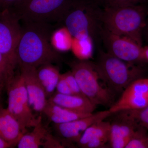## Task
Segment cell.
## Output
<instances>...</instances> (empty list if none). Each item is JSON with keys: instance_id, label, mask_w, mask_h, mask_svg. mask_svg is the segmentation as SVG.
I'll list each match as a JSON object with an SVG mask.
<instances>
[{"instance_id": "6da1fadb", "label": "cell", "mask_w": 148, "mask_h": 148, "mask_svg": "<svg viewBox=\"0 0 148 148\" xmlns=\"http://www.w3.org/2000/svg\"><path fill=\"white\" fill-rule=\"evenodd\" d=\"M24 23L16 49L19 66L37 68L59 61L60 56L49 42L51 30L49 24Z\"/></svg>"}, {"instance_id": "7a4b0ae2", "label": "cell", "mask_w": 148, "mask_h": 148, "mask_svg": "<svg viewBox=\"0 0 148 148\" xmlns=\"http://www.w3.org/2000/svg\"><path fill=\"white\" fill-rule=\"evenodd\" d=\"M147 10L141 4L107 6L101 10V25L109 32L143 45Z\"/></svg>"}, {"instance_id": "3957f363", "label": "cell", "mask_w": 148, "mask_h": 148, "mask_svg": "<svg viewBox=\"0 0 148 148\" xmlns=\"http://www.w3.org/2000/svg\"><path fill=\"white\" fill-rule=\"evenodd\" d=\"M72 73L83 95L97 106L111 107L114 103V91L100 71L97 64L79 60L71 64Z\"/></svg>"}, {"instance_id": "277c9868", "label": "cell", "mask_w": 148, "mask_h": 148, "mask_svg": "<svg viewBox=\"0 0 148 148\" xmlns=\"http://www.w3.org/2000/svg\"><path fill=\"white\" fill-rule=\"evenodd\" d=\"M101 10L85 1H73L63 21L73 38L83 39L100 37Z\"/></svg>"}, {"instance_id": "5b68a950", "label": "cell", "mask_w": 148, "mask_h": 148, "mask_svg": "<svg viewBox=\"0 0 148 148\" xmlns=\"http://www.w3.org/2000/svg\"><path fill=\"white\" fill-rule=\"evenodd\" d=\"M73 0H22L10 9L24 22L63 21Z\"/></svg>"}, {"instance_id": "8992f818", "label": "cell", "mask_w": 148, "mask_h": 148, "mask_svg": "<svg viewBox=\"0 0 148 148\" xmlns=\"http://www.w3.org/2000/svg\"><path fill=\"white\" fill-rule=\"evenodd\" d=\"M96 64L114 92H122L143 74V69L136 64L122 60L107 51L101 52Z\"/></svg>"}, {"instance_id": "52a82bcc", "label": "cell", "mask_w": 148, "mask_h": 148, "mask_svg": "<svg viewBox=\"0 0 148 148\" xmlns=\"http://www.w3.org/2000/svg\"><path fill=\"white\" fill-rule=\"evenodd\" d=\"M6 87L8 95L7 108L17 119L21 128L26 132L27 128L34 127L41 119V117L36 118L33 114L24 79L21 74L14 76L8 83Z\"/></svg>"}, {"instance_id": "ba28073f", "label": "cell", "mask_w": 148, "mask_h": 148, "mask_svg": "<svg viewBox=\"0 0 148 148\" xmlns=\"http://www.w3.org/2000/svg\"><path fill=\"white\" fill-rule=\"evenodd\" d=\"M100 37L107 52L122 60L136 64L144 61L143 46L123 36L111 33L101 26Z\"/></svg>"}, {"instance_id": "9c48e42d", "label": "cell", "mask_w": 148, "mask_h": 148, "mask_svg": "<svg viewBox=\"0 0 148 148\" xmlns=\"http://www.w3.org/2000/svg\"><path fill=\"white\" fill-rule=\"evenodd\" d=\"M19 19L10 9L0 12V53L16 66V49L21 34Z\"/></svg>"}, {"instance_id": "30bf717a", "label": "cell", "mask_w": 148, "mask_h": 148, "mask_svg": "<svg viewBox=\"0 0 148 148\" xmlns=\"http://www.w3.org/2000/svg\"><path fill=\"white\" fill-rule=\"evenodd\" d=\"M148 105V77H140L126 88L109 110L113 114L124 110L141 108Z\"/></svg>"}, {"instance_id": "8fae6325", "label": "cell", "mask_w": 148, "mask_h": 148, "mask_svg": "<svg viewBox=\"0 0 148 148\" xmlns=\"http://www.w3.org/2000/svg\"><path fill=\"white\" fill-rule=\"evenodd\" d=\"M112 114L109 110L100 111L66 123L55 124L56 130L66 144H77L84 132L91 125L104 120Z\"/></svg>"}, {"instance_id": "7c38bea8", "label": "cell", "mask_w": 148, "mask_h": 148, "mask_svg": "<svg viewBox=\"0 0 148 148\" xmlns=\"http://www.w3.org/2000/svg\"><path fill=\"white\" fill-rule=\"evenodd\" d=\"M24 80L30 107L34 110L42 112L47 103L45 90L37 76L36 69L29 66H20Z\"/></svg>"}, {"instance_id": "4fadbf2b", "label": "cell", "mask_w": 148, "mask_h": 148, "mask_svg": "<svg viewBox=\"0 0 148 148\" xmlns=\"http://www.w3.org/2000/svg\"><path fill=\"white\" fill-rule=\"evenodd\" d=\"M110 127V123L105 120L93 123L84 132L78 145L84 148L106 147L109 143Z\"/></svg>"}, {"instance_id": "5bb4252c", "label": "cell", "mask_w": 148, "mask_h": 148, "mask_svg": "<svg viewBox=\"0 0 148 148\" xmlns=\"http://www.w3.org/2000/svg\"><path fill=\"white\" fill-rule=\"evenodd\" d=\"M115 120L111 123L109 138L110 147L112 148H125L140 127H137L131 122L118 117Z\"/></svg>"}, {"instance_id": "9a60e30c", "label": "cell", "mask_w": 148, "mask_h": 148, "mask_svg": "<svg viewBox=\"0 0 148 148\" xmlns=\"http://www.w3.org/2000/svg\"><path fill=\"white\" fill-rule=\"evenodd\" d=\"M25 133L7 108H0V138L12 147L16 145Z\"/></svg>"}, {"instance_id": "2e32d148", "label": "cell", "mask_w": 148, "mask_h": 148, "mask_svg": "<svg viewBox=\"0 0 148 148\" xmlns=\"http://www.w3.org/2000/svg\"><path fill=\"white\" fill-rule=\"evenodd\" d=\"M48 100L61 107L83 113H93L97 106L83 95H64L56 92Z\"/></svg>"}, {"instance_id": "e0dca14e", "label": "cell", "mask_w": 148, "mask_h": 148, "mask_svg": "<svg viewBox=\"0 0 148 148\" xmlns=\"http://www.w3.org/2000/svg\"><path fill=\"white\" fill-rule=\"evenodd\" d=\"M42 112L54 124L66 123L88 116L92 114L83 113L72 111L48 100Z\"/></svg>"}, {"instance_id": "ac0fdd59", "label": "cell", "mask_w": 148, "mask_h": 148, "mask_svg": "<svg viewBox=\"0 0 148 148\" xmlns=\"http://www.w3.org/2000/svg\"><path fill=\"white\" fill-rule=\"evenodd\" d=\"M37 76L45 90L47 98H50L56 89L61 74L52 64H44L36 69Z\"/></svg>"}, {"instance_id": "d6986e66", "label": "cell", "mask_w": 148, "mask_h": 148, "mask_svg": "<svg viewBox=\"0 0 148 148\" xmlns=\"http://www.w3.org/2000/svg\"><path fill=\"white\" fill-rule=\"evenodd\" d=\"M49 132L42 122V119L32 132L24 133L16 144L18 148H38L42 146Z\"/></svg>"}, {"instance_id": "ffe728a7", "label": "cell", "mask_w": 148, "mask_h": 148, "mask_svg": "<svg viewBox=\"0 0 148 148\" xmlns=\"http://www.w3.org/2000/svg\"><path fill=\"white\" fill-rule=\"evenodd\" d=\"M117 117L131 122L138 127L148 130V105L141 108L120 111Z\"/></svg>"}, {"instance_id": "44dd1931", "label": "cell", "mask_w": 148, "mask_h": 148, "mask_svg": "<svg viewBox=\"0 0 148 148\" xmlns=\"http://www.w3.org/2000/svg\"><path fill=\"white\" fill-rule=\"evenodd\" d=\"M71 49L79 60H88L93 52V39L90 37L83 39L73 38Z\"/></svg>"}, {"instance_id": "7402d4cb", "label": "cell", "mask_w": 148, "mask_h": 148, "mask_svg": "<svg viewBox=\"0 0 148 148\" xmlns=\"http://www.w3.org/2000/svg\"><path fill=\"white\" fill-rule=\"evenodd\" d=\"M53 40L54 45L56 48L61 51H67L71 49L73 41V37L66 27L58 30L54 35Z\"/></svg>"}, {"instance_id": "603a6c76", "label": "cell", "mask_w": 148, "mask_h": 148, "mask_svg": "<svg viewBox=\"0 0 148 148\" xmlns=\"http://www.w3.org/2000/svg\"><path fill=\"white\" fill-rule=\"evenodd\" d=\"M16 67L5 56L0 53V83L6 86L8 83L14 76V70Z\"/></svg>"}, {"instance_id": "cb8c5ba5", "label": "cell", "mask_w": 148, "mask_h": 148, "mask_svg": "<svg viewBox=\"0 0 148 148\" xmlns=\"http://www.w3.org/2000/svg\"><path fill=\"white\" fill-rule=\"evenodd\" d=\"M147 130L138 128L125 148H148V134Z\"/></svg>"}, {"instance_id": "d4e9b609", "label": "cell", "mask_w": 148, "mask_h": 148, "mask_svg": "<svg viewBox=\"0 0 148 148\" xmlns=\"http://www.w3.org/2000/svg\"><path fill=\"white\" fill-rule=\"evenodd\" d=\"M63 75L74 94L84 95L82 92L77 82L71 71L67 72L63 74Z\"/></svg>"}, {"instance_id": "484cf974", "label": "cell", "mask_w": 148, "mask_h": 148, "mask_svg": "<svg viewBox=\"0 0 148 148\" xmlns=\"http://www.w3.org/2000/svg\"><path fill=\"white\" fill-rule=\"evenodd\" d=\"M148 0H103L106 7L140 4Z\"/></svg>"}, {"instance_id": "4316f807", "label": "cell", "mask_w": 148, "mask_h": 148, "mask_svg": "<svg viewBox=\"0 0 148 148\" xmlns=\"http://www.w3.org/2000/svg\"><path fill=\"white\" fill-rule=\"evenodd\" d=\"M56 90L57 92L64 95H73L74 94L70 88L68 82L63 76L61 74L60 79L58 81L56 86Z\"/></svg>"}, {"instance_id": "83f0119b", "label": "cell", "mask_w": 148, "mask_h": 148, "mask_svg": "<svg viewBox=\"0 0 148 148\" xmlns=\"http://www.w3.org/2000/svg\"><path fill=\"white\" fill-rule=\"evenodd\" d=\"M42 146L44 148H62L65 147L63 143L54 138L50 133L48 134Z\"/></svg>"}, {"instance_id": "f1b7e54d", "label": "cell", "mask_w": 148, "mask_h": 148, "mask_svg": "<svg viewBox=\"0 0 148 148\" xmlns=\"http://www.w3.org/2000/svg\"><path fill=\"white\" fill-rule=\"evenodd\" d=\"M22 0H0L1 11L6 9H10Z\"/></svg>"}, {"instance_id": "f546056e", "label": "cell", "mask_w": 148, "mask_h": 148, "mask_svg": "<svg viewBox=\"0 0 148 148\" xmlns=\"http://www.w3.org/2000/svg\"><path fill=\"white\" fill-rule=\"evenodd\" d=\"M143 54L144 61L148 63V45L143 46Z\"/></svg>"}, {"instance_id": "4dcf8cb0", "label": "cell", "mask_w": 148, "mask_h": 148, "mask_svg": "<svg viewBox=\"0 0 148 148\" xmlns=\"http://www.w3.org/2000/svg\"><path fill=\"white\" fill-rule=\"evenodd\" d=\"M145 38V39L148 42V17H147L145 27L143 32V38Z\"/></svg>"}, {"instance_id": "1f68e13d", "label": "cell", "mask_w": 148, "mask_h": 148, "mask_svg": "<svg viewBox=\"0 0 148 148\" xmlns=\"http://www.w3.org/2000/svg\"><path fill=\"white\" fill-rule=\"evenodd\" d=\"M12 147L10 144L0 138V148H7Z\"/></svg>"}, {"instance_id": "d6a6232c", "label": "cell", "mask_w": 148, "mask_h": 148, "mask_svg": "<svg viewBox=\"0 0 148 148\" xmlns=\"http://www.w3.org/2000/svg\"><path fill=\"white\" fill-rule=\"evenodd\" d=\"M4 86L3 85L1 84L0 83V94H1V92L3 88L4 87Z\"/></svg>"}]
</instances>
